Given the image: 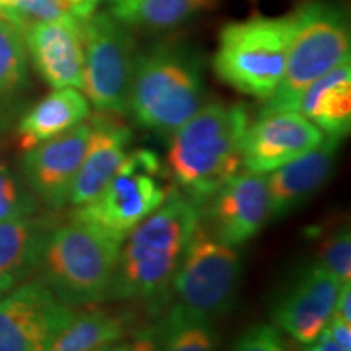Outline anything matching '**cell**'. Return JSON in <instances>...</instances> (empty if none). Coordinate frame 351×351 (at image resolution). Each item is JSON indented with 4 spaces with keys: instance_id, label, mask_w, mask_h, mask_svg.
Wrapping results in <instances>:
<instances>
[{
    "instance_id": "2",
    "label": "cell",
    "mask_w": 351,
    "mask_h": 351,
    "mask_svg": "<svg viewBox=\"0 0 351 351\" xmlns=\"http://www.w3.org/2000/svg\"><path fill=\"white\" fill-rule=\"evenodd\" d=\"M249 125L239 104L213 103L173 132L168 171L194 204L208 200L243 168V138Z\"/></svg>"
},
{
    "instance_id": "4",
    "label": "cell",
    "mask_w": 351,
    "mask_h": 351,
    "mask_svg": "<svg viewBox=\"0 0 351 351\" xmlns=\"http://www.w3.org/2000/svg\"><path fill=\"white\" fill-rule=\"evenodd\" d=\"M293 34L278 86L263 101L261 116L296 111L304 91L339 65L350 62L348 15L332 0H304L291 12Z\"/></svg>"
},
{
    "instance_id": "21",
    "label": "cell",
    "mask_w": 351,
    "mask_h": 351,
    "mask_svg": "<svg viewBox=\"0 0 351 351\" xmlns=\"http://www.w3.org/2000/svg\"><path fill=\"white\" fill-rule=\"evenodd\" d=\"M108 10L129 28L165 32L212 10L218 0H106Z\"/></svg>"
},
{
    "instance_id": "31",
    "label": "cell",
    "mask_w": 351,
    "mask_h": 351,
    "mask_svg": "<svg viewBox=\"0 0 351 351\" xmlns=\"http://www.w3.org/2000/svg\"><path fill=\"white\" fill-rule=\"evenodd\" d=\"M333 317L343 320L346 324H351V285L350 283H343L339 289L335 309H333Z\"/></svg>"
},
{
    "instance_id": "7",
    "label": "cell",
    "mask_w": 351,
    "mask_h": 351,
    "mask_svg": "<svg viewBox=\"0 0 351 351\" xmlns=\"http://www.w3.org/2000/svg\"><path fill=\"white\" fill-rule=\"evenodd\" d=\"M166 178L168 173L155 152L132 150L103 191L70 213V221L82 223L122 243L174 191L166 184Z\"/></svg>"
},
{
    "instance_id": "26",
    "label": "cell",
    "mask_w": 351,
    "mask_h": 351,
    "mask_svg": "<svg viewBox=\"0 0 351 351\" xmlns=\"http://www.w3.org/2000/svg\"><path fill=\"white\" fill-rule=\"evenodd\" d=\"M319 265L335 276L339 282H351V234L343 225L327 234L319 245Z\"/></svg>"
},
{
    "instance_id": "1",
    "label": "cell",
    "mask_w": 351,
    "mask_h": 351,
    "mask_svg": "<svg viewBox=\"0 0 351 351\" xmlns=\"http://www.w3.org/2000/svg\"><path fill=\"white\" fill-rule=\"evenodd\" d=\"M199 225V205L174 189L122 241L108 300L138 301L158 313L169 301L174 275Z\"/></svg>"
},
{
    "instance_id": "19",
    "label": "cell",
    "mask_w": 351,
    "mask_h": 351,
    "mask_svg": "<svg viewBox=\"0 0 351 351\" xmlns=\"http://www.w3.org/2000/svg\"><path fill=\"white\" fill-rule=\"evenodd\" d=\"M298 112L327 137L343 140L351 129V67L345 62L314 82L298 104Z\"/></svg>"
},
{
    "instance_id": "6",
    "label": "cell",
    "mask_w": 351,
    "mask_h": 351,
    "mask_svg": "<svg viewBox=\"0 0 351 351\" xmlns=\"http://www.w3.org/2000/svg\"><path fill=\"white\" fill-rule=\"evenodd\" d=\"M291 34V13L228 23L219 33L213 72L239 93L265 101L283 77Z\"/></svg>"
},
{
    "instance_id": "28",
    "label": "cell",
    "mask_w": 351,
    "mask_h": 351,
    "mask_svg": "<svg viewBox=\"0 0 351 351\" xmlns=\"http://www.w3.org/2000/svg\"><path fill=\"white\" fill-rule=\"evenodd\" d=\"M231 351H287V348L278 328L261 324V326L249 327L236 340Z\"/></svg>"
},
{
    "instance_id": "23",
    "label": "cell",
    "mask_w": 351,
    "mask_h": 351,
    "mask_svg": "<svg viewBox=\"0 0 351 351\" xmlns=\"http://www.w3.org/2000/svg\"><path fill=\"white\" fill-rule=\"evenodd\" d=\"M163 351H217L212 320L197 317L174 302L160 322Z\"/></svg>"
},
{
    "instance_id": "13",
    "label": "cell",
    "mask_w": 351,
    "mask_h": 351,
    "mask_svg": "<svg viewBox=\"0 0 351 351\" xmlns=\"http://www.w3.org/2000/svg\"><path fill=\"white\" fill-rule=\"evenodd\" d=\"M341 283L319 263L307 267L285 289L271 309L276 328L302 345H311L327 327Z\"/></svg>"
},
{
    "instance_id": "20",
    "label": "cell",
    "mask_w": 351,
    "mask_h": 351,
    "mask_svg": "<svg viewBox=\"0 0 351 351\" xmlns=\"http://www.w3.org/2000/svg\"><path fill=\"white\" fill-rule=\"evenodd\" d=\"M90 116V101L77 88H56L38 101L19 122V142L23 150L64 134Z\"/></svg>"
},
{
    "instance_id": "33",
    "label": "cell",
    "mask_w": 351,
    "mask_h": 351,
    "mask_svg": "<svg viewBox=\"0 0 351 351\" xmlns=\"http://www.w3.org/2000/svg\"><path fill=\"white\" fill-rule=\"evenodd\" d=\"M304 351H345L339 343H335L326 332L320 333V337L314 343H311Z\"/></svg>"
},
{
    "instance_id": "10",
    "label": "cell",
    "mask_w": 351,
    "mask_h": 351,
    "mask_svg": "<svg viewBox=\"0 0 351 351\" xmlns=\"http://www.w3.org/2000/svg\"><path fill=\"white\" fill-rule=\"evenodd\" d=\"M73 317L41 280L21 283L0 298V351H49Z\"/></svg>"
},
{
    "instance_id": "29",
    "label": "cell",
    "mask_w": 351,
    "mask_h": 351,
    "mask_svg": "<svg viewBox=\"0 0 351 351\" xmlns=\"http://www.w3.org/2000/svg\"><path fill=\"white\" fill-rule=\"evenodd\" d=\"M129 351H163L160 322L138 330L134 341L129 345Z\"/></svg>"
},
{
    "instance_id": "27",
    "label": "cell",
    "mask_w": 351,
    "mask_h": 351,
    "mask_svg": "<svg viewBox=\"0 0 351 351\" xmlns=\"http://www.w3.org/2000/svg\"><path fill=\"white\" fill-rule=\"evenodd\" d=\"M65 15H73L67 0H26L10 13V23L23 32L32 23L57 20Z\"/></svg>"
},
{
    "instance_id": "36",
    "label": "cell",
    "mask_w": 351,
    "mask_h": 351,
    "mask_svg": "<svg viewBox=\"0 0 351 351\" xmlns=\"http://www.w3.org/2000/svg\"><path fill=\"white\" fill-rule=\"evenodd\" d=\"M0 19H2V20H5V21H7V16H5V13H3V10H2V8H0Z\"/></svg>"
},
{
    "instance_id": "30",
    "label": "cell",
    "mask_w": 351,
    "mask_h": 351,
    "mask_svg": "<svg viewBox=\"0 0 351 351\" xmlns=\"http://www.w3.org/2000/svg\"><path fill=\"white\" fill-rule=\"evenodd\" d=\"M330 339L339 343L345 351H351V324H346L343 320L333 317L328 320L327 327L324 328Z\"/></svg>"
},
{
    "instance_id": "12",
    "label": "cell",
    "mask_w": 351,
    "mask_h": 351,
    "mask_svg": "<svg viewBox=\"0 0 351 351\" xmlns=\"http://www.w3.org/2000/svg\"><path fill=\"white\" fill-rule=\"evenodd\" d=\"M90 122L26 150L21 169L33 194L52 210L69 204L70 192L90 140Z\"/></svg>"
},
{
    "instance_id": "11",
    "label": "cell",
    "mask_w": 351,
    "mask_h": 351,
    "mask_svg": "<svg viewBox=\"0 0 351 351\" xmlns=\"http://www.w3.org/2000/svg\"><path fill=\"white\" fill-rule=\"evenodd\" d=\"M208 232L232 247L247 243L270 219L267 174L243 171L210 197Z\"/></svg>"
},
{
    "instance_id": "15",
    "label": "cell",
    "mask_w": 351,
    "mask_h": 351,
    "mask_svg": "<svg viewBox=\"0 0 351 351\" xmlns=\"http://www.w3.org/2000/svg\"><path fill=\"white\" fill-rule=\"evenodd\" d=\"M26 52L34 69L52 88L83 86V39L80 19L65 15L62 19L38 21L23 29Z\"/></svg>"
},
{
    "instance_id": "25",
    "label": "cell",
    "mask_w": 351,
    "mask_h": 351,
    "mask_svg": "<svg viewBox=\"0 0 351 351\" xmlns=\"http://www.w3.org/2000/svg\"><path fill=\"white\" fill-rule=\"evenodd\" d=\"M38 199L15 174L0 165V223L32 217L38 212Z\"/></svg>"
},
{
    "instance_id": "14",
    "label": "cell",
    "mask_w": 351,
    "mask_h": 351,
    "mask_svg": "<svg viewBox=\"0 0 351 351\" xmlns=\"http://www.w3.org/2000/svg\"><path fill=\"white\" fill-rule=\"evenodd\" d=\"M326 135L301 112L261 116L247 125L243 138V166L254 173H271L314 150Z\"/></svg>"
},
{
    "instance_id": "9",
    "label": "cell",
    "mask_w": 351,
    "mask_h": 351,
    "mask_svg": "<svg viewBox=\"0 0 351 351\" xmlns=\"http://www.w3.org/2000/svg\"><path fill=\"white\" fill-rule=\"evenodd\" d=\"M241 270L236 247L215 239L200 223L176 271L171 296L187 313L213 320L225 314L234 301Z\"/></svg>"
},
{
    "instance_id": "17",
    "label": "cell",
    "mask_w": 351,
    "mask_h": 351,
    "mask_svg": "<svg viewBox=\"0 0 351 351\" xmlns=\"http://www.w3.org/2000/svg\"><path fill=\"white\" fill-rule=\"evenodd\" d=\"M341 140L324 137L314 150L280 166L267 176L270 195V218L278 219L301 207L333 173Z\"/></svg>"
},
{
    "instance_id": "8",
    "label": "cell",
    "mask_w": 351,
    "mask_h": 351,
    "mask_svg": "<svg viewBox=\"0 0 351 351\" xmlns=\"http://www.w3.org/2000/svg\"><path fill=\"white\" fill-rule=\"evenodd\" d=\"M83 39V86L99 112L125 114L137 46L129 26L109 12L80 19Z\"/></svg>"
},
{
    "instance_id": "16",
    "label": "cell",
    "mask_w": 351,
    "mask_h": 351,
    "mask_svg": "<svg viewBox=\"0 0 351 351\" xmlns=\"http://www.w3.org/2000/svg\"><path fill=\"white\" fill-rule=\"evenodd\" d=\"M90 125L91 134L85 156L70 192L69 204L73 207L93 200L130 152L132 130L111 117V112H99L90 121Z\"/></svg>"
},
{
    "instance_id": "34",
    "label": "cell",
    "mask_w": 351,
    "mask_h": 351,
    "mask_svg": "<svg viewBox=\"0 0 351 351\" xmlns=\"http://www.w3.org/2000/svg\"><path fill=\"white\" fill-rule=\"evenodd\" d=\"M25 2L26 0H0V8H2L3 13H5L7 21H10V13Z\"/></svg>"
},
{
    "instance_id": "24",
    "label": "cell",
    "mask_w": 351,
    "mask_h": 351,
    "mask_svg": "<svg viewBox=\"0 0 351 351\" xmlns=\"http://www.w3.org/2000/svg\"><path fill=\"white\" fill-rule=\"evenodd\" d=\"M28 85V52L23 33L0 19V117L10 101Z\"/></svg>"
},
{
    "instance_id": "35",
    "label": "cell",
    "mask_w": 351,
    "mask_h": 351,
    "mask_svg": "<svg viewBox=\"0 0 351 351\" xmlns=\"http://www.w3.org/2000/svg\"><path fill=\"white\" fill-rule=\"evenodd\" d=\"M93 351H129V343H121V341H116V343L99 346V348H96Z\"/></svg>"
},
{
    "instance_id": "22",
    "label": "cell",
    "mask_w": 351,
    "mask_h": 351,
    "mask_svg": "<svg viewBox=\"0 0 351 351\" xmlns=\"http://www.w3.org/2000/svg\"><path fill=\"white\" fill-rule=\"evenodd\" d=\"M125 319L108 311H88L70 320L57 335L49 351H93L99 346L116 343L125 335Z\"/></svg>"
},
{
    "instance_id": "18",
    "label": "cell",
    "mask_w": 351,
    "mask_h": 351,
    "mask_svg": "<svg viewBox=\"0 0 351 351\" xmlns=\"http://www.w3.org/2000/svg\"><path fill=\"white\" fill-rule=\"evenodd\" d=\"M56 226V218L34 215L0 223V295L39 270L44 245Z\"/></svg>"
},
{
    "instance_id": "3",
    "label": "cell",
    "mask_w": 351,
    "mask_h": 351,
    "mask_svg": "<svg viewBox=\"0 0 351 351\" xmlns=\"http://www.w3.org/2000/svg\"><path fill=\"white\" fill-rule=\"evenodd\" d=\"M202 59L182 43H160L137 52L129 91L135 124L158 134H173L204 108Z\"/></svg>"
},
{
    "instance_id": "5",
    "label": "cell",
    "mask_w": 351,
    "mask_h": 351,
    "mask_svg": "<svg viewBox=\"0 0 351 351\" xmlns=\"http://www.w3.org/2000/svg\"><path fill=\"white\" fill-rule=\"evenodd\" d=\"M121 244L82 223L57 225L44 245L41 282L70 307L106 301Z\"/></svg>"
},
{
    "instance_id": "37",
    "label": "cell",
    "mask_w": 351,
    "mask_h": 351,
    "mask_svg": "<svg viewBox=\"0 0 351 351\" xmlns=\"http://www.w3.org/2000/svg\"><path fill=\"white\" fill-rule=\"evenodd\" d=\"M0 298H2V295H0Z\"/></svg>"
},
{
    "instance_id": "32",
    "label": "cell",
    "mask_w": 351,
    "mask_h": 351,
    "mask_svg": "<svg viewBox=\"0 0 351 351\" xmlns=\"http://www.w3.org/2000/svg\"><path fill=\"white\" fill-rule=\"evenodd\" d=\"M67 2L70 8H72L73 15L78 16V19H83V16L90 15L91 12L96 10L101 0H67Z\"/></svg>"
}]
</instances>
